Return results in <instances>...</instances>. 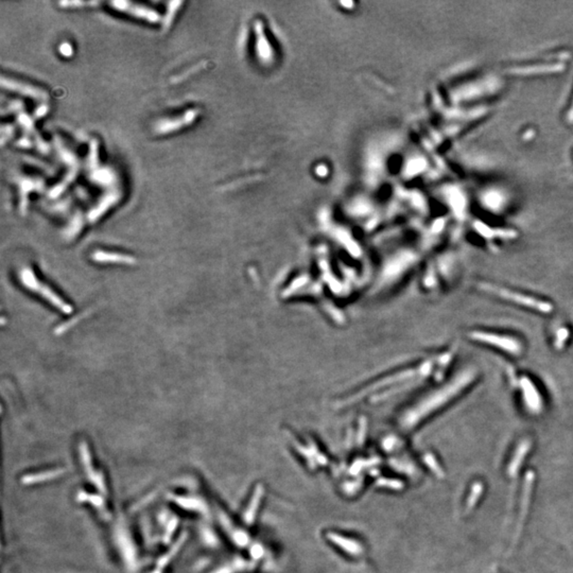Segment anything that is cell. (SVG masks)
I'll use <instances>...</instances> for the list:
<instances>
[{"instance_id": "cell-6", "label": "cell", "mask_w": 573, "mask_h": 573, "mask_svg": "<svg viewBox=\"0 0 573 573\" xmlns=\"http://www.w3.org/2000/svg\"><path fill=\"white\" fill-rule=\"evenodd\" d=\"M195 117H196V111H195V110H191L190 113L185 114V115L183 116V118H182L181 120H179V121H174V122H173V121H171V122H163V123L161 122V123L158 124V126H157V131H158L159 133H167V132L174 131V130L179 129L178 125L180 126V125L188 124V123H190L191 121L194 120Z\"/></svg>"}, {"instance_id": "cell-1", "label": "cell", "mask_w": 573, "mask_h": 573, "mask_svg": "<svg viewBox=\"0 0 573 573\" xmlns=\"http://www.w3.org/2000/svg\"><path fill=\"white\" fill-rule=\"evenodd\" d=\"M483 288L485 289V291L495 294L497 296H500L508 301H512V302H516L518 305H522L525 306L528 308L534 309V310H538L541 312H547L551 310V306L549 304H547L546 301L544 300H539V299H535L532 297H529L527 295H522L520 293L517 292H513V291H509L506 290L504 288H499V286H495V285H491V284H483Z\"/></svg>"}, {"instance_id": "cell-2", "label": "cell", "mask_w": 573, "mask_h": 573, "mask_svg": "<svg viewBox=\"0 0 573 573\" xmlns=\"http://www.w3.org/2000/svg\"><path fill=\"white\" fill-rule=\"evenodd\" d=\"M471 338L476 340L478 342L497 346L500 349H503L504 352H507L509 354L519 355L522 350L521 343L517 339L508 336H503V334L489 333V332H473L471 334Z\"/></svg>"}, {"instance_id": "cell-3", "label": "cell", "mask_w": 573, "mask_h": 573, "mask_svg": "<svg viewBox=\"0 0 573 573\" xmlns=\"http://www.w3.org/2000/svg\"><path fill=\"white\" fill-rule=\"evenodd\" d=\"M109 5L113 6L115 9L119 11L129 13L133 16H136L138 18L146 20L150 23H157L161 21V16H159L157 12L150 10L149 8H146L143 6L135 5L132 3H125V2H115V3H110Z\"/></svg>"}, {"instance_id": "cell-7", "label": "cell", "mask_w": 573, "mask_h": 573, "mask_svg": "<svg viewBox=\"0 0 573 573\" xmlns=\"http://www.w3.org/2000/svg\"><path fill=\"white\" fill-rule=\"evenodd\" d=\"M67 47H69V45H68V44H63V45H62V47H61V52H62L63 50H65V51H64V52H63V54H65V55H70V54H71V48H69V49H67Z\"/></svg>"}, {"instance_id": "cell-4", "label": "cell", "mask_w": 573, "mask_h": 573, "mask_svg": "<svg viewBox=\"0 0 573 573\" xmlns=\"http://www.w3.org/2000/svg\"><path fill=\"white\" fill-rule=\"evenodd\" d=\"M3 85L5 87L10 88V89H13V90H16V91H21L24 94H28V96H30V97L40 98V99L47 98L46 92H44L43 90H41L39 88L32 87V86H29V85H24V84H21L18 82H13V81H11V80H8V81H6L4 78H3Z\"/></svg>"}, {"instance_id": "cell-5", "label": "cell", "mask_w": 573, "mask_h": 573, "mask_svg": "<svg viewBox=\"0 0 573 573\" xmlns=\"http://www.w3.org/2000/svg\"><path fill=\"white\" fill-rule=\"evenodd\" d=\"M328 537H329L330 540L333 541L334 544L338 545L340 548H342L344 551H346L350 555L358 556L362 553L361 546L358 543H356V541H353V540H350L348 538H344V537L336 535V534H329Z\"/></svg>"}]
</instances>
